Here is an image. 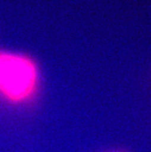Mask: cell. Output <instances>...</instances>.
Returning a JSON list of instances; mask_svg holds the SVG:
<instances>
[{
	"mask_svg": "<svg viewBox=\"0 0 151 152\" xmlns=\"http://www.w3.org/2000/svg\"><path fill=\"white\" fill-rule=\"evenodd\" d=\"M36 66L22 55L0 53V94L12 102L29 98L36 87Z\"/></svg>",
	"mask_w": 151,
	"mask_h": 152,
	"instance_id": "cell-1",
	"label": "cell"
}]
</instances>
